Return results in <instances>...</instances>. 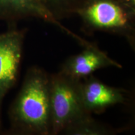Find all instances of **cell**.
<instances>
[{"mask_svg":"<svg viewBox=\"0 0 135 135\" xmlns=\"http://www.w3.org/2000/svg\"><path fill=\"white\" fill-rule=\"evenodd\" d=\"M9 133L49 135L51 131L50 75L43 69H28L21 89L8 111Z\"/></svg>","mask_w":135,"mask_h":135,"instance_id":"1","label":"cell"},{"mask_svg":"<svg viewBox=\"0 0 135 135\" xmlns=\"http://www.w3.org/2000/svg\"><path fill=\"white\" fill-rule=\"evenodd\" d=\"M86 33L106 32L124 37L135 48V13L117 0H86L77 11Z\"/></svg>","mask_w":135,"mask_h":135,"instance_id":"2","label":"cell"},{"mask_svg":"<svg viewBox=\"0 0 135 135\" xmlns=\"http://www.w3.org/2000/svg\"><path fill=\"white\" fill-rule=\"evenodd\" d=\"M80 81L60 71L50 75V134H61L70 124L91 114L83 104Z\"/></svg>","mask_w":135,"mask_h":135,"instance_id":"3","label":"cell"},{"mask_svg":"<svg viewBox=\"0 0 135 135\" xmlns=\"http://www.w3.org/2000/svg\"><path fill=\"white\" fill-rule=\"evenodd\" d=\"M27 30L9 25L0 33V131L3 129L2 108L5 97L18 80Z\"/></svg>","mask_w":135,"mask_h":135,"instance_id":"4","label":"cell"},{"mask_svg":"<svg viewBox=\"0 0 135 135\" xmlns=\"http://www.w3.org/2000/svg\"><path fill=\"white\" fill-rule=\"evenodd\" d=\"M80 93L84 108L91 114L103 113L108 108L128 100L127 90L107 85L93 75L81 80Z\"/></svg>","mask_w":135,"mask_h":135,"instance_id":"5","label":"cell"},{"mask_svg":"<svg viewBox=\"0 0 135 135\" xmlns=\"http://www.w3.org/2000/svg\"><path fill=\"white\" fill-rule=\"evenodd\" d=\"M83 50L76 55L69 57L61 67L60 72L66 76L81 80L102 68L122 66L111 58L95 44L88 42Z\"/></svg>","mask_w":135,"mask_h":135,"instance_id":"6","label":"cell"},{"mask_svg":"<svg viewBox=\"0 0 135 135\" xmlns=\"http://www.w3.org/2000/svg\"><path fill=\"white\" fill-rule=\"evenodd\" d=\"M36 18L55 25L78 43L83 38L70 31L53 16L40 0H0V21L16 24L20 20Z\"/></svg>","mask_w":135,"mask_h":135,"instance_id":"7","label":"cell"},{"mask_svg":"<svg viewBox=\"0 0 135 135\" xmlns=\"http://www.w3.org/2000/svg\"><path fill=\"white\" fill-rule=\"evenodd\" d=\"M125 128H114L100 123L93 118L91 114L84 116L70 124L61 134L68 135H113L125 131Z\"/></svg>","mask_w":135,"mask_h":135,"instance_id":"8","label":"cell"},{"mask_svg":"<svg viewBox=\"0 0 135 135\" xmlns=\"http://www.w3.org/2000/svg\"><path fill=\"white\" fill-rule=\"evenodd\" d=\"M42 4L58 21L76 15L86 0H40Z\"/></svg>","mask_w":135,"mask_h":135,"instance_id":"9","label":"cell"},{"mask_svg":"<svg viewBox=\"0 0 135 135\" xmlns=\"http://www.w3.org/2000/svg\"><path fill=\"white\" fill-rule=\"evenodd\" d=\"M117 1L129 11L135 13V0H117Z\"/></svg>","mask_w":135,"mask_h":135,"instance_id":"10","label":"cell"}]
</instances>
